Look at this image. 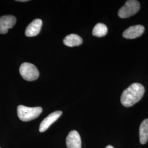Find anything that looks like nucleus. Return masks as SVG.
<instances>
[{"label":"nucleus","instance_id":"obj_1","mask_svg":"<svg viewBox=\"0 0 148 148\" xmlns=\"http://www.w3.org/2000/svg\"><path fill=\"white\" fill-rule=\"evenodd\" d=\"M145 88L139 83H134L124 90L121 96V103L125 107L134 106L142 98Z\"/></svg>","mask_w":148,"mask_h":148},{"label":"nucleus","instance_id":"obj_2","mask_svg":"<svg viewBox=\"0 0 148 148\" xmlns=\"http://www.w3.org/2000/svg\"><path fill=\"white\" fill-rule=\"evenodd\" d=\"M42 112L41 107H27L19 106L17 108V114L19 119L23 121H30L36 119Z\"/></svg>","mask_w":148,"mask_h":148},{"label":"nucleus","instance_id":"obj_3","mask_svg":"<svg viewBox=\"0 0 148 148\" xmlns=\"http://www.w3.org/2000/svg\"><path fill=\"white\" fill-rule=\"evenodd\" d=\"M140 9V3L136 0L127 1L118 12V16L121 18H127L136 14Z\"/></svg>","mask_w":148,"mask_h":148},{"label":"nucleus","instance_id":"obj_4","mask_svg":"<svg viewBox=\"0 0 148 148\" xmlns=\"http://www.w3.org/2000/svg\"><path fill=\"white\" fill-rule=\"evenodd\" d=\"M19 72L22 77L28 81H35L39 77V72L37 68L29 63L22 64L19 68Z\"/></svg>","mask_w":148,"mask_h":148},{"label":"nucleus","instance_id":"obj_5","mask_svg":"<svg viewBox=\"0 0 148 148\" xmlns=\"http://www.w3.org/2000/svg\"><path fill=\"white\" fill-rule=\"evenodd\" d=\"M16 18L12 15L4 16L0 17V34H5L10 29L16 24Z\"/></svg>","mask_w":148,"mask_h":148},{"label":"nucleus","instance_id":"obj_6","mask_svg":"<svg viewBox=\"0 0 148 148\" xmlns=\"http://www.w3.org/2000/svg\"><path fill=\"white\" fill-rule=\"evenodd\" d=\"M62 114V111H54L49 114L41 122L39 127V131L40 132H43L47 130L48 128L58 119Z\"/></svg>","mask_w":148,"mask_h":148},{"label":"nucleus","instance_id":"obj_7","mask_svg":"<svg viewBox=\"0 0 148 148\" xmlns=\"http://www.w3.org/2000/svg\"><path fill=\"white\" fill-rule=\"evenodd\" d=\"M145 28L143 25H136L129 27L123 32V37L127 39H134L142 36Z\"/></svg>","mask_w":148,"mask_h":148},{"label":"nucleus","instance_id":"obj_8","mask_svg":"<svg viewBox=\"0 0 148 148\" xmlns=\"http://www.w3.org/2000/svg\"><path fill=\"white\" fill-rule=\"evenodd\" d=\"M68 148H81V139L79 133L73 130L70 132L66 139Z\"/></svg>","mask_w":148,"mask_h":148},{"label":"nucleus","instance_id":"obj_9","mask_svg":"<svg viewBox=\"0 0 148 148\" xmlns=\"http://www.w3.org/2000/svg\"><path fill=\"white\" fill-rule=\"evenodd\" d=\"M42 21L40 19H36L27 27L25 34L27 37H34L37 35L41 31Z\"/></svg>","mask_w":148,"mask_h":148},{"label":"nucleus","instance_id":"obj_10","mask_svg":"<svg viewBox=\"0 0 148 148\" xmlns=\"http://www.w3.org/2000/svg\"><path fill=\"white\" fill-rule=\"evenodd\" d=\"M82 39L76 34H70L66 36L64 39L63 42L65 45L68 47L79 46L82 43Z\"/></svg>","mask_w":148,"mask_h":148},{"label":"nucleus","instance_id":"obj_11","mask_svg":"<svg viewBox=\"0 0 148 148\" xmlns=\"http://www.w3.org/2000/svg\"><path fill=\"white\" fill-rule=\"evenodd\" d=\"M139 138L142 144H146L148 140V119L144 120L139 127Z\"/></svg>","mask_w":148,"mask_h":148},{"label":"nucleus","instance_id":"obj_12","mask_svg":"<svg viewBox=\"0 0 148 148\" xmlns=\"http://www.w3.org/2000/svg\"><path fill=\"white\" fill-rule=\"evenodd\" d=\"M108 33V27L103 23H98L94 27L92 34L93 36L98 37H101L106 36Z\"/></svg>","mask_w":148,"mask_h":148},{"label":"nucleus","instance_id":"obj_13","mask_svg":"<svg viewBox=\"0 0 148 148\" xmlns=\"http://www.w3.org/2000/svg\"><path fill=\"white\" fill-rule=\"evenodd\" d=\"M106 148H114L111 145H108Z\"/></svg>","mask_w":148,"mask_h":148},{"label":"nucleus","instance_id":"obj_14","mask_svg":"<svg viewBox=\"0 0 148 148\" xmlns=\"http://www.w3.org/2000/svg\"><path fill=\"white\" fill-rule=\"evenodd\" d=\"M19 1V2H27V0H19V1Z\"/></svg>","mask_w":148,"mask_h":148},{"label":"nucleus","instance_id":"obj_15","mask_svg":"<svg viewBox=\"0 0 148 148\" xmlns=\"http://www.w3.org/2000/svg\"></svg>","mask_w":148,"mask_h":148}]
</instances>
